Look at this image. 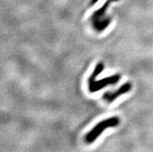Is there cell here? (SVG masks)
Here are the masks:
<instances>
[{
    "label": "cell",
    "mask_w": 153,
    "mask_h": 152,
    "mask_svg": "<svg viewBox=\"0 0 153 152\" xmlns=\"http://www.w3.org/2000/svg\"><path fill=\"white\" fill-rule=\"evenodd\" d=\"M98 1H99V0H93V1H92V3L95 4L96 2H98Z\"/></svg>",
    "instance_id": "cell-5"
},
{
    "label": "cell",
    "mask_w": 153,
    "mask_h": 152,
    "mask_svg": "<svg viewBox=\"0 0 153 152\" xmlns=\"http://www.w3.org/2000/svg\"><path fill=\"white\" fill-rule=\"evenodd\" d=\"M114 1H117V0H107L100 10H98L93 13L91 19L93 27L97 30H103L111 23V19L106 17L105 13H106L107 7L110 6L111 2H114Z\"/></svg>",
    "instance_id": "cell-2"
},
{
    "label": "cell",
    "mask_w": 153,
    "mask_h": 152,
    "mask_svg": "<svg viewBox=\"0 0 153 152\" xmlns=\"http://www.w3.org/2000/svg\"><path fill=\"white\" fill-rule=\"evenodd\" d=\"M131 89V85L130 83H124V85L121 87H120L117 90H116L115 92H108V93H106L103 94V99L105 101H107V102L111 103L113 101H114L116 99L118 98L119 96H120L121 95H124L125 93H128L129 91Z\"/></svg>",
    "instance_id": "cell-4"
},
{
    "label": "cell",
    "mask_w": 153,
    "mask_h": 152,
    "mask_svg": "<svg viewBox=\"0 0 153 152\" xmlns=\"http://www.w3.org/2000/svg\"><path fill=\"white\" fill-rule=\"evenodd\" d=\"M120 80V75H114L109 77H106L103 79H100L99 81H95V79H88V85H89V90L91 93H96L97 91H100L104 87L110 85H115Z\"/></svg>",
    "instance_id": "cell-3"
},
{
    "label": "cell",
    "mask_w": 153,
    "mask_h": 152,
    "mask_svg": "<svg viewBox=\"0 0 153 152\" xmlns=\"http://www.w3.org/2000/svg\"><path fill=\"white\" fill-rule=\"evenodd\" d=\"M120 123V119L117 117H111L100 122L93 127L87 134L85 135V141L88 144L93 143L100 137V135L109 127H114L117 126Z\"/></svg>",
    "instance_id": "cell-1"
}]
</instances>
